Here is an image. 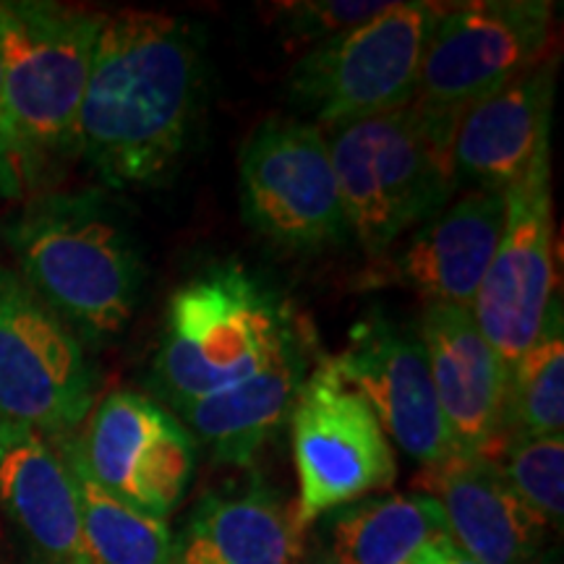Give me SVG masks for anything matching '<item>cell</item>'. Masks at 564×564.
<instances>
[{"label":"cell","mask_w":564,"mask_h":564,"mask_svg":"<svg viewBox=\"0 0 564 564\" xmlns=\"http://www.w3.org/2000/svg\"><path fill=\"white\" fill-rule=\"evenodd\" d=\"M564 426V322L554 293L539 335L507 369L505 436H554Z\"/></svg>","instance_id":"cell-23"},{"label":"cell","mask_w":564,"mask_h":564,"mask_svg":"<svg viewBox=\"0 0 564 564\" xmlns=\"http://www.w3.org/2000/svg\"><path fill=\"white\" fill-rule=\"evenodd\" d=\"M413 489L440 505L449 539L478 564H525L546 549L552 531L514 497L486 455L457 449L423 465Z\"/></svg>","instance_id":"cell-16"},{"label":"cell","mask_w":564,"mask_h":564,"mask_svg":"<svg viewBox=\"0 0 564 564\" xmlns=\"http://www.w3.org/2000/svg\"><path fill=\"white\" fill-rule=\"evenodd\" d=\"M24 165H21L17 139H13L9 108H6L3 95V74H0V196L17 199L24 192Z\"/></svg>","instance_id":"cell-26"},{"label":"cell","mask_w":564,"mask_h":564,"mask_svg":"<svg viewBox=\"0 0 564 564\" xmlns=\"http://www.w3.org/2000/svg\"><path fill=\"white\" fill-rule=\"evenodd\" d=\"M74 442L91 481L150 518L167 520L194 478L192 432L141 392H110Z\"/></svg>","instance_id":"cell-12"},{"label":"cell","mask_w":564,"mask_h":564,"mask_svg":"<svg viewBox=\"0 0 564 564\" xmlns=\"http://www.w3.org/2000/svg\"><path fill=\"white\" fill-rule=\"evenodd\" d=\"M556 293L552 141H546L510 192L505 225L470 314L505 369L539 335Z\"/></svg>","instance_id":"cell-11"},{"label":"cell","mask_w":564,"mask_h":564,"mask_svg":"<svg viewBox=\"0 0 564 564\" xmlns=\"http://www.w3.org/2000/svg\"><path fill=\"white\" fill-rule=\"evenodd\" d=\"M329 364L369 403L387 440L398 442L413 460L432 465L457 453L436 403L426 348L413 324L373 308L352 324L348 348Z\"/></svg>","instance_id":"cell-13"},{"label":"cell","mask_w":564,"mask_h":564,"mask_svg":"<svg viewBox=\"0 0 564 564\" xmlns=\"http://www.w3.org/2000/svg\"><path fill=\"white\" fill-rule=\"evenodd\" d=\"M0 502L40 564H91L74 474L40 429L0 421Z\"/></svg>","instance_id":"cell-18"},{"label":"cell","mask_w":564,"mask_h":564,"mask_svg":"<svg viewBox=\"0 0 564 564\" xmlns=\"http://www.w3.org/2000/svg\"><path fill=\"white\" fill-rule=\"evenodd\" d=\"M525 564H562L560 546H546L544 552H539L531 562H525Z\"/></svg>","instance_id":"cell-27"},{"label":"cell","mask_w":564,"mask_h":564,"mask_svg":"<svg viewBox=\"0 0 564 564\" xmlns=\"http://www.w3.org/2000/svg\"><path fill=\"white\" fill-rule=\"evenodd\" d=\"M554 6L546 0L442 3L423 53L415 110L444 133L505 84L549 55Z\"/></svg>","instance_id":"cell-6"},{"label":"cell","mask_w":564,"mask_h":564,"mask_svg":"<svg viewBox=\"0 0 564 564\" xmlns=\"http://www.w3.org/2000/svg\"><path fill=\"white\" fill-rule=\"evenodd\" d=\"M329 160L350 236L373 259L447 207L455 188L453 133L413 105L329 129Z\"/></svg>","instance_id":"cell-4"},{"label":"cell","mask_w":564,"mask_h":564,"mask_svg":"<svg viewBox=\"0 0 564 564\" xmlns=\"http://www.w3.org/2000/svg\"><path fill=\"white\" fill-rule=\"evenodd\" d=\"M505 194L468 192L411 230L390 257H377L356 288H405L426 306L470 308L497 251Z\"/></svg>","instance_id":"cell-14"},{"label":"cell","mask_w":564,"mask_h":564,"mask_svg":"<svg viewBox=\"0 0 564 564\" xmlns=\"http://www.w3.org/2000/svg\"><path fill=\"white\" fill-rule=\"evenodd\" d=\"M447 564H478V562H474L470 560V556H465L460 549H453V554H449V560H447Z\"/></svg>","instance_id":"cell-28"},{"label":"cell","mask_w":564,"mask_h":564,"mask_svg":"<svg viewBox=\"0 0 564 564\" xmlns=\"http://www.w3.org/2000/svg\"><path fill=\"white\" fill-rule=\"evenodd\" d=\"M204 51L192 21L158 11L105 17L76 126V152L110 188L171 181L194 139Z\"/></svg>","instance_id":"cell-1"},{"label":"cell","mask_w":564,"mask_h":564,"mask_svg":"<svg viewBox=\"0 0 564 564\" xmlns=\"http://www.w3.org/2000/svg\"><path fill=\"white\" fill-rule=\"evenodd\" d=\"M32 564H40V562H32Z\"/></svg>","instance_id":"cell-30"},{"label":"cell","mask_w":564,"mask_h":564,"mask_svg":"<svg viewBox=\"0 0 564 564\" xmlns=\"http://www.w3.org/2000/svg\"><path fill=\"white\" fill-rule=\"evenodd\" d=\"M489 460L510 484L514 497L544 523L562 531L564 523V440L554 436L507 434Z\"/></svg>","instance_id":"cell-24"},{"label":"cell","mask_w":564,"mask_h":564,"mask_svg":"<svg viewBox=\"0 0 564 564\" xmlns=\"http://www.w3.org/2000/svg\"><path fill=\"white\" fill-rule=\"evenodd\" d=\"M108 13L51 0L0 3V74L26 181L76 152V126Z\"/></svg>","instance_id":"cell-5"},{"label":"cell","mask_w":564,"mask_h":564,"mask_svg":"<svg viewBox=\"0 0 564 564\" xmlns=\"http://www.w3.org/2000/svg\"><path fill=\"white\" fill-rule=\"evenodd\" d=\"M303 533L295 507L253 481L196 502L173 535V564H301Z\"/></svg>","instance_id":"cell-19"},{"label":"cell","mask_w":564,"mask_h":564,"mask_svg":"<svg viewBox=\"0 0 564 564\" xmlns=\"http://www.w3.org/2000/svg\"><path fill=\"white\" fill-rule=\"evenodd\" d=\"M17 274L76 337L105 340L137 312L144 264L137 238L97 188L30 199L6 223Z\"/></svg>","instance_id":"cell-2"},{"label":"cell","mask_w":564,"mask_h":564,"mask_svg":"<svg viewBox=\"0 0 564 564\" xmlns=\"http://www.w3.org/2000/svg\"><path fill=\"white\" fill-rule=\"evenodd\" d=\"M556 68L560 58L549 53L465 112L453 137L455 188L507 194L523 178L552 141Z\"/></svg>","instance_id":"cell-15"},{"label":"cell","mask_w":564,"mask_h":564,"mask_svg":"<svg viewBox=\"0 0 564 564\" xmlns=\"http://www.w3.org/2000/svg\"><path fill=\"white\" fill-rule=\"evenodd\" d=\"M293 463L299 476L295 520L306 531L322 514L390 489L398 460L369 403L322 358L291 411Z\"/></svg>","instance_id":"cell-8"},{"label":"cell","mask_w":564,"mask_h":564,"mask_svg":"<svg viewBox=\"0 0 564 564\" xmlns=\"http://www.w3.org/2000/svg\"><path fill=\"white\" fill-rule=\"evenodd\" d=\"M308 337L303 333L280 358L246 382L181 408V423L217 463L251 465L259 449L291 419L308 377Z\"/></svg>","instance_id":"cell-20"},{"label":"cell","mask_w":564,"mask_h":564,"mask_svg":"<svg viewBox=\"0 0 564 564\" xmlns=\"http://www.w3.org/2000/svg\"><path fill=\"white\" fill-rule=\"evenodd\" d=\"M303 333L285 295L257 272L207 267L167 301L152 392L178 413L267 369Z\"/></svg>","instance_id":"cell-3"},{"label":"cell","mask_w":564,"mask_h":564,"mask_svg":"<svg viewBox=\"0 0 564 564\" xmlns=\"http://www.w3.org/2000/svg\"><path fill=\"white\" fill-rule=\"evenodd\" d=\"M440 535L449 533L432 497H366L327 514V562L411 564Z\"/></svg>","instance_id":"cell-21"},{"label":"cell","mask_w":564,"mask_h":564,"mask_svg":"<svg viewBox=\"0 0 564 564\" xmlns=\"http://www.w3.org/2000/svg\"><path fill=\"white\" fill-rule=\"evenodd\" d=\"M432 369L436 403L460 453L491 457L505 440L507 369L470 308L426 306L415 324Z\"/></svg>","instance_id":"cell-17"},{"label":"cell","mask_w":564,"mask_h":564,"mask_svg":"<svg viewBox=\"0 0 564 564\" xmlns=\"http://www.w3.org/2000/svg\"><path fill=\"white\" fill-rule=\"evenodd\" d=\"M440 9L429 0L392 3L369 24L308 47L288 76L291 100L327 129L408 108Z\"/></svg>","instance_id":"cell-7"},{"label":"cell","mask_w":564,"mask_h":564,"mask_svg":"<svg viewBox=\"0 0 564 564\" xmlns=\"http://www.w3.org/2000/svg\"><path fill=\"white\" fill-rule=\"evenodd\" d=\"M241 209L259 236L288 251L350 241L340 188L319 126L267 121L241 154Z\"/></svg>","instance_id":"cell-9"},{"label":"cell","mask_w":564,"mask_h":564,"mask_svg":"<svg viewBox=\"0 0 564 564\" xmlns=\"http://www.w3.org/2000/svg\"><path fill=\"white\" fill-rule=\"evenodd\" d=\"M322 564H329V562H327V560H324V562H322Z\"/></svg>","instance_id":"cell-29"},{"label":"cell","mask_w":564,"mask_h":564,"mask_svg":"<svg viewBox=\"0 0 564 564\" xmlns=\"http://www.w3.org/2000/svg\"><path fill=\"white\" fill-rule=\"evenodd\" d=\"M95 390L79 337L0 264V421L66 434L89 415Z\"/></svg>","instance_id":"cell-10"},{"label":"cell","mask_w":564,"mask_h":564,"mask_svg":"<svg viewBox=\"0 0 564 564\" xmlns=\"http://www.w3.org/2000/svg\"><path fill=\"white\" fill-rule=\"evenodd\" d=\"M63 455L79 494L91 564H173V533L165 520L133 510L91 481L76 442H63Z\"/></svg>","instance_id":"cell-22"},{"label":"cell","mask_w":564,"mask_h":564,"mask_svg":"<svg viewBox=\"0 0 564 564\" xmlns=\"http://www.w3.org/2000/svg\"><path fill=\"white\" fill-rule=\"evenodd\" d=\"M390 6L384 0H299L278 6V19L285 37L314 47L369 24Z\"/></svg>","instance_id":"cell-25"}]
</instances>
